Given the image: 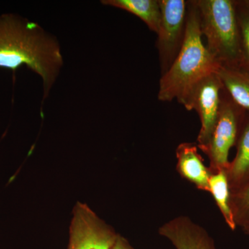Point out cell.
I'll use <instances>...</instances> for the list:
<instances>
[{
	"mask_svg": "<svg viewBox=\"0 0 249 249\" xmlns=\"http://www.w3.org/2000/svg\"><path fill=\"white\" fill-rule=\"evenodd\" d=\"M27 66L42 78L43 97L48 98L63 66L60 42L38 23L13 14L0 16V68Z\"/></svg>",
	"mask_w": 249,
	"mask_h": 249,
	"instance_id": "6da1fadb",
	"label": "cell"
},
{
	"mask_svg": "<svg viewBox=\"0 0 249 249\" xmlns=\"http://www.w3.org/2000/svg\"><path fill=\"white\" fill-rule=\"evenodd\" d=\"M219 67L203 42L196 0H188L184 42L169 70L160 76L159 101H178L196 82Z\"/></svg>",
	"mask_w": 249,
	"mask_h": 249,
	"instance_id": "7a4b0ae2",
	"label": "cell"
},
{
	"mask_svg": "<svg viewBox=\"0 0 249 249\" xmlns=\"http://www.w3.org/2000/svg\"><path fill=\"white\" fill-rule=\"evenodd\" d=\"M201 35L219 67L241 66L240 30L235 0H196Z\"/></svg>",
	"mask_w": 249,
	"mask_h": 249,
	"instance_id": "3957f363",
	"label": "cell"
},
{
	"mask_svg": "<svg viewBox=\"0 0 249 249\" xmlns=\"http://www.w3.org/2000/svg\"><path fill=\"white\" fill-rule=\"evenodd\" d=\"M246 112L223 89L217 122L209 142L201 149L209 157L213 172L229 168V152L237 142Z\"/></svg>",
	"mask_w": 249,
	"mask_h": 249,
	"instance_id": "277c9868",
	"label": "cell"
},
{
	"mask_svg": "<svg viewBox=\"0 0 249 249\" xmlns=\"http://www.w3.org/2000/svg\"><path fill=\"white\" fill-rule=\"evenodd\" d=\"M223 85L217 71L210 73L191 87L178 100L187 110H195L201 121L198 147L207 145L217 122L220 109Z\"/></svg>",
	"mask_w": 249,
	"mask_h": 249,
	"instance_id": "5b68a950",
	"label": "cell"
},
{
	"mask_svg": "<svg viewBox=\"0 0 249 249\" xmlns=\"http://www.w3.org/2000/svg\"><path fill=\"white\" fill-rule=\"evenodd\" d=\"M161 17L156 47L158 50L160 76L169 70L184 42L188 1L159 0Z\"/></svg>",
	"mask_w": 249,
	"mask_h": 249,
	"instance_id": "8992f818",
	"label": "cell"
},
{
	"mask_svg": "<svg viewBox=\"0 0 249 249\" xmlns=\"http://www.w3.org/2000/svg\"><path fill=\"white\" fill-rule=\"evenodd\" d=\"M70 230L68 249H110L117 238L86 204L74 208Z\"/></svg>",
	"mask_w": 249,
	"mask_h": 249,
	"instance_id": "52a82bcc",
	"label": "cell"
},
{
	"mask_svg": "<svg viewBox=\"0 0 249 249\" xmlns=\"http://www.w3.org/2000/svg\"><path fill=\"white\" fill-rule=\"evenodd\" d=\"M160 232L176 249H216L206 231L186 218L170 221L160 227Z\"/></svg>",
	"mask_w": 249,
	"mask_h": 249,
	"instance_id": "ba28073f",
	"label": "cell"
},
{
	"mask_svg": "<svg viewBox=\"0 0 249 249\" xmlns=\"http://www.w3.org/2000/svg\"><path fill=\"white\" fill-rule=\"evenodd\" d=\"M178 170L183 178L194 183L199 189L209 191L210 171L203 163L197 150V145L193 142H183L177 148Z\"/></svg>",
	"mask_w": 249,
	"mask_h": 249,
	"instance_id": "9c48e42d",
	"label": "cell"
},
{
	"mask_svg": "<svg viewBox=\"0 0 249 249\" xmlns=\"http://www.w3.org/2000/svg\"><path fill=\"white\" fill-rule=\"evenodd\" d=\"M217 73L232 101L249 112V70L242 66H220Z\"/></svg>",
	"mask_w": 249,
	"mask_h": 249,
	"instance_id": "30bf717a",
	"label": "cell"
},
{
	"mask_svg": "<svg viewBox=\"0 0 249 249\" xmlns=\"http://www.w3.org/2000/svg\"><path fill=\"white\" fill-rule=\"evenodd\" d=\"M236 144L235 159L230 162L227 170L231 191L242 186L249 179V115L247 111Z\"/></svg>",
	"mask_w": 249,
	"mask_h": 249,
	"instance_id": "8fae6325",
	"label": "cell"
},
{
	"mask_svg": "<svg viewBox=\"0 0 249 249\" xmlns=\"http://www.w3.org/2000/svg\"><path fill=\"white\" fill-rule=\"evenodd\" d=\"M101 2L137 16L155 34L159 30L161 17L159 0H102Z\"/></svg>",
	"mask_w": 249,
	"mask_h": 249,
	"instance_id": "7c38bea8",
	"label": "cell"
},
{
	"mask_svg": "<svg viewBox=\"0 0 249 249\" xmlns=\"http://www.w3.org/2000/svg\"><path fill=\"white\" fill-rule=\"evenodd\" d=\"M209 191L213 196L227 225L231 230L236 227L231 206V189L227 170H220L212 173L209 182Z\"/></svg>",
	"mask_w": 249,
	"mask_h": 249,
	"instance_id": "4fadbf2b",
	"label": "cell"
},
{
	"mask_svg": "<svg viewBox=\"0 0 249 249\" xmlns=\"http://www.w3.org/2000/svg\"><path fill=\"white\" fill-rule=\"evenodd\" d=\"M231 206L236 226L249 235V179L231 191Z\"/></svg>",
	"mask_w": 249,
	"mask_h": 249,
	"instance_id": "5bb4252c",
	"label": "cell"
},
{
	"mask_svg": "<svg viewBox=\"0 0 249 249\" xmlns=\"http://www.w3.org/2000/svg\"><path fill=\"white\" fill-rule=\"evenodd\" d=\"M235 9L240 35L241 66L249 70V0L235 1Z\"/></svg>",
	"mask_w": 249,
	"mask_h": 249,
	"instance_id": "9a60e30c",
	"label": "cell"
},
{
	"mask_svg": "<svg viewBox=\"0 0 249 249\" xmlns=\"http://www.w3.org/2000/svg\"><path fill=\"white\" fill-rule=\"evenodd\" d=\"M110 249H134L129 245L127 240H124V237L118 236L117 238L114 242V245Z\"/></svg>",
	"mask_w": 249,
	"mask_h": 249,
	"instance_id": "2e32d148",
	"label": "cell"
}]
</instances>
